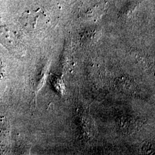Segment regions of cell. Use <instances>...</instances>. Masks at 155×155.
<instances>
[{"mask_svg": "<svg viewBox=\"0 0 155 155\" xmlns=\"http://www.w3.org/2000/svg\"><path fill=\"white\" fill-rule=\"evenodd\" d=\"M0 41L13 53L20 54L22 51V40L15 28L11 27L0 28Z\"/></svg>", "mask_w": 155, "mask_h": 155, "instance_id": "cell-1", "label": "cell"}, {"mask_svg": "<svg viewBox=\"0 0 155 155\" xmlns=\"http://www.w3.org/2000/svg\"><path fill=\"white\" fill-rule=\"evenodd\" d=\"M107 0H82L79 6L80 15L89 18H98L107 10Z\"/></svg>", "mask_w": 155, "mask_h": 155, "instance_id": "cell-2", "label": "cell"}]
</instances>
